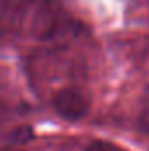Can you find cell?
Wrapping results in <instances>:
<instances>
[{
  "label": "cell",
  "mask_w": 149,
  "mask_h": 151,
  "mask_svg": "<svg viewBox=\"0 0 149 151\" xmlns=\"http://www.w3.org/2000/svg\"><path fill=\"white\" fill-rule=\"evenodd\" d=\"M53 107L63 119L69 121H77L84 118L90 111V102L88 99L74 88H65L60 90L54 99H53Z\"/></svg>",
  "instance_id": "obj_1"
},
{
  "label": "cell",
  "mask_w": 149,
  "mask_h": 151,
  "mask_svg": "<svg viewBox=\"0 0 149 151\" xmlns=\"http://www.w3.org/2000/svg\"><path fill=\"white\" fill-rule=\"evenodd\" d=\"M56 28H58L56 12L49 5H40L34 19V34L39 39H49L56 34Z\"/></svg>",
  "instance_id": "obj_2"
},
{
  "label": "cell",
  "mask_w": 149,
  "mask_h": 151,
  "mask_svg": "<svg viewBox=\"0 0 149 151\" xmlns=\"http://www.w3.org/2000/svg\"><path fill=\"white\" fill-rule=\"evenodd\" d=\"M30 0H4V9L11 18H21L28 9Z\"/></svg>",
  "instance_id": "obj_3"
},
{
  "label": "cell",
  "mask_w": 149,
  "mask_h": 151,
  "mask_svg": "<svg viewBox=\"0 0 149 151\" xmlns=\"http://www.w3.org/2000/svg\"><path fill=\"white\" fill-rule=\"evenodd\" d=\"M137 128H139L140 134L149 137V102L142 107V111H140L139 118H137Z\"/></svg>",
  "instance_id": "obj_4"
},
{
  "label": "cell",
  "mask_w": 149,
  "mask_h": 151,
  "mask_svg": "<svg viewBox=\"0 0 149 151\" xmlns=\"http://www.w3.org/2000/svg\"><path fill=\"white\" fill-rule=\"evenodd\" d=\"M84 151H119V150H117L114 144H111V142H105V141H95V142H91Z\"/></svg>",
  "instance_id": "obj_5"
},
{
  "label": "cell",
  "mask_w": 149,
  "mask_h": 151,
  "mask_svg": "<svg viewBox=\"0 0 149 151\" xmlns=\"http://www.w3.org/2000/svg\"><path fill=\"white\" fill-rule=\"evenodd\" d=\"M4 151H25V150H21V148H9V150H4Z\"/></svg>",
  "instance_id": "obj_6"
}]
</instances>
